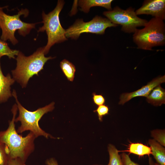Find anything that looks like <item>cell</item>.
I'll return each instance as SVG.
<instances>
[{
    "label": "cell",
    "instance_id": "obj_1",
    "mask_svg": "<svg viewBox=\"0 0 165 165\" xmlns=\"http://www.w3.org/2000/svg\"><path fill=\"white\" fill-rule=\"evenodd\" d=\"M17 109V105L15 104L11 109L13 117L9 122L8 128L0 131V142L7 147L9 159L19 158L26 162L35 149L34 141L36 138L31 132L24 137L17 132L15 122Z\"/></svg>",
    "mask_w": 165,
    "mask_h": 165
},
{
    "label": "cell",
    "instance_id": "obj_2",
    "mask_svg": "<svg viewBox=\"0 0 165 165\" xmlns=\"http://www.w3.org/2000/svg\"><path fill=\"white\" fill-rule=\"evenodd\" d=\"M44 47L38 48L32 55L27 57L19 52L16 58V66L12 71L13 78L20 83L22 88L25 87L30 78L43 69L46 63L55 58L45 56Z\"/></svg>",
    "mask_w": 165,
    "mask_h": 165
},
{
    "label": "cell",
    "instance_id": "obj_3",
    "mask_svg": "<svg viewBox=\"0 0 165 165\" xmlns=\"http://www.w3.org/2000/svg\"><path fill=\"white\" fill-rule=\"evenodd\" d=\"M12 95L15 99L19 111L18 116L15 119V122H20L21 125L16 130L18 133L27 130L32 132L36 138L43 136L46 138H55L50 134L42 130L39 125L38 122L46 113L52 111L54 108L55 103L51 102L44 107L39 108L34 111H29L20 104L18 100L16 93L13 90Z\"/></svg>",
    "mask_w": 165,
    "mask_h": 165
},
{
    "label": "cell",
    "instance_id": "obj_4",
    "mask_svg": "<svg viewBox=\"0 0 165 165\" xmlns=\"http://www.w3.org/2000/svg\"><path fill=\"white\" fill-rule=\"evenodd\" d=\"M138 48L151 50L153 47L165 44V25L163 20L153 17L148 21L144 28L137 29L133 35Z\"/></svg>",
    "mask_w": 165,
    "mask_h": 165
},
{
    "label": "cell",
    "instance_id": "obj_5",
    "mask_svg": "<svg viewBox=\"0 0 165 165\" xmlns=\"http://www.w3.org/2000/svg\"><path fill=\"white\" fill-rule=\"evenodd\" d=\"M64 3V1L58 0L57 5L53 11L47 14L42 12V21L41 22L43 25L38 31H45L47 35V42L44 47L45 54L48 53L50 48L54 44L67 40L65 36V30L61 26L59 17Z\"/></svg>",
    "mask_w": 165,
    "mask_h": 165
},
{
    "label": "cell",
    "instance_id": "obj_6",
    "mask_svg": "<svg viewBox=\"0 0 165 165\" xmlns=\"http://www.w3.org/2000/svg\"><path fill=\"white\" fill-rule=\"evenodd\" d=\"M2 9H0V28L2 30L1 40L4 41L9 40L15 45L18 42L15 37V32L17 30L20 35L25 36L35 28L36 23H27L20 19L21 15L25 17L28 16L29 11L26 9H22L17 14L12 16L6 14Z\"/></svg>",
    "mask_w": 165,
    "mask_h": 165
},
{
    "label": "cell",
    "instance_id": "obj_7",
    "mask_svg": "<svg viewBox=\"0 0 165 165\" xmlns=\"http://www.w3.org/2000/svg\"><path fill=\"white\" fill-rule=\"evenodd\" d=\"M103 14L113 24L121 25L122 31L127 33H134L137 27H145L148 22L138 17L131 7L123 10L116 6Z\"/></svg>",
    "mask_w": 165,
    "mask_h": 165
},
{
    "label": "cell",
    "instance_id": "obj_8",
    "mask_svg": "<svg viewBox=\"0 0 165 165\" xmlns=\"http://www.w3.org/2000/svg\"><path fill=\"white\" fill-rule=\"evenodd\" d=\"M117 26L118 25L113 24L108 18L97 16L87 22H84L82 19H78L65 30V36L67 38L75 39L83 33L103 34L107 28Z\"/></svg>",
    "mask_w": 165,
    "mask_h": 165
},
{
    "label": "cell",
    "instance_id": "obj_9",
    "mask_svg": "<svg viewBox=\"0 0 165 165\" xmlns=\"http://www.w3.org/2000/svg\"><path fill=\"white\" fill-rule=\"evenodd\" d=\"M136 15H150L163 20L165 19V0H145L142 6L135 11Z\"/></svg>",
    "mask_w": 165,
    "mask_h": 165
},
{
    "label": "cell",
    "instance_id": "obj_10",
    "mask_svg": "<svg viewBox=\"0 0 165 165\" xmlns=\"http://www.w3.org/2000/svg\"><path fill=\"white\" fill-rule=\"evenodd\" d=\"M165 82V75L159 76L153 79L147 85L135 91L123 93L120 96L119 104L123 105L131 99L137 97H147L154 88Z\"/></svg>",
    "mask_w": 165,
    "mask_h": 165
},
{
    "label": "cell",
    "instance_id": "obj_11",
    "mask_svg": "<svg viewBox=\"0 0 165 165\" xmlns=\"http://www.w3.org/2000/svg\"><path fill=\"white\" fill-rule=\"evenodd\" d=\"M1 57H0V60ZM15 82L9 74L5 76L2 70L0 61V103L6 101L12 96L10 91L11 85Z\"/></svg>",
    "mask_w": 165,
    "mask_h": 165
},
{
    "label": "cell",
    "instance_id": "obj_12",
    "mask_svg": "<svg viewBox=\"0 0 165 165\" xmlns=\"http://www.w3.org/2000/svg\"><path fill=\"white\" fill-rule=\"evenodd\" d=\"M112 0H81L79 1V5L81 11L88 13L90 8L94 6L104 7L109 11L112 10L111 3Z\"/></svg>",
    "mask_w": 165,
    "mask_h": 165
},
{
    "label": "cell",
    "instance_id": "obj_13",
    "mask_svg": "<svg viewBox=\"0 0 165 165\" xmlns=\"http://www.w3.org/2000/svg\"><path fill=\"white\" fill-rule=\"evenodd\" d=\"M146 97V101L149 103L155 106H160L165 104V90L160 85L154 88Z\"/></svg>",
    "mask_w": 165,
    "mask_h": 165
},
{
    "label": "cell",
    "instance_id": "obj_14",
    "mask_svg": "<svg viewBox=\"0 0 165 165\" xmlns=\"http://www.w3.org/2000/svg\"><path fill=\"white\" fill-rule=\"evenodd\" d=\"M148 144L151 149L152 154L157 163L165 165V148L163 146L154 139H149Z\"/></svg>",
    "mask_w": 165,
    "mask_h": 165
},
{
    "label": "cell",
    "instance_id": "obj_15",
    "mask_svg": "<svg viewBox=\"0 0 165 165\" xmlns=\"http://www.w3.org/2000/svg\"><path fill=\"white\" fill-rule=\"evenodd\" d=\"M129 154L132 153L139 157L147 155L148 156L152 154L150 147L140 143H132L129 145L127 150L125 151Z\"/></svg>",
    "mask_w": 165,
    "mask_h": 165
},
{
    "label": "cell",
    "instance_id": "obj_16",
    "mask_svg": "<svg viewBox=\"0 0 165 165\" xmlns=\"http://www.w3.org/2000/svg\"><path fill=\"white\" fill-rule=\"evenodd\" d=\"M60 66L68 80L70 81H73L76 71L74 65L68 60L64 59L61 62Z\"/></svg>",
    "mask_w": 165,
    "mask_h": 165
},
{
    "label": "cell",
    "instance_id": "obj_17",
    "mask_svg": "<svg viewBox=\"0 0 165 165\" xmlns=\"http://www.w3.org/2000/svg\"><path fill=\"white\" fill-rule=\"evenodd\" d=\"M109 160L107 165H123L119 151L113 145L109 144L108 146Z\"/></svg>",
    "mask_w": 165,
    "mask_h": 165
},
{
    "label": "cell",
    "instance_id": "obj_18",
    "mask_svg": "<svg viewBox=\"0 0 165 165\" xmlns=\"http://www.w3.org/2000/svg\"><path fill=\"white\" fill-rule=\"evenodd\" d=\"M19 51L11 49L6 41L0 40V57L6 56L10 58H15Z\"/></svg>",
    "mask_w": 165,
    "mask_h": 165
},
{
    "label": "cell",
    "instance_id": "obj_19",
    "mask_svg": "<svg viewBox=\"0 0 165 165\" xmlns=\"http://www.w3.org/2000/svg\"><path fill=\"white\" fill-rule=\"evenodd\" d=\"M151 137L160 144L165 146V130L155 129L151 132Z\"/></svg>",
    "mask_w": 165,
    "mask_h": 165
},
{
    "label": "cell",
    "instance_id": "obj_20",
    "mask_svg": "<svg viewBox=\"0 0 165 165\" xmlns=\"http://www.w3.org/2000/svg\"><path fill=\"white\" fill-rule=\"evenodd\" d=\"M8 149L4 144L0 142V165H6L9 159Z\"/></svg>",
    "mask_w": 165,
    "mask_h": 165
},
{
    "label": "cell",
    "instance_id": "obj_21",
    "mask_svg": "<svg viewBox=\"0 0 165 165\" xmlns=\"http://www.w3.org/2000/svg\"><path fill=\"white\" fill-rule=\"evenodd\" d=\"M109 108L108 106L103 105L98 106L95 110L94 112H96L98 116V119L100 122L103 121L104 116L109 114Z\"/></svg>",
    "mask_w": 165,
    "mask_h": 165
},
{
    "label": "cell",
    "instance_id": "obj_22",
    "mask_svg": "<svg viewBox=\"0 0 165 165\" xmlns=\"http://www.w3.org/2000/svg\"><path fill=\"white\" fill-rule=\"evenodd\" d=\"M93 100L94 103L97 106L104 105L105 102L104 97L101 94H97L95 92L92 94Z\"/></svg>",
    "mask_w": 165,
    "mask_h": 165
},
{
    "label": "cell",
    "instance_id": "obj_23",
    "mask_svg": "<svg viewBox=\"0 0 165 165\" xmlns=\"http://www.w3.org/2000/svg\"><path fill=\"white\" fill-rule=\"evenodd\" d=\"M121 157L123 165H139L132 161L129 155L124 152L121 154Z\"/></svg>",
    "mask_w": 165,
    "mask_h": 165
},
{
    "label": "cell",
    "instance_id": "obj_24",
    "mask_svg": "<svg viewBox=\"0 0 165 165\" xmlns=\"http://www.w3.org/2000/svg\"><path fill=\"white\" fill-rule=\"evenodd\" d=\"M26 162L19 158L9 159L6 165H26Z\"/></svg>",
    "mask_w": 165,
    "mask_h": 165
},
{
    "label": "cell",
    "instance_id": "obj_25",
    "mask_svg": "<svg viewBox=\"0 0 165 165\" xmlns=\"http://www.w3.org/2000/svg\"><path fill=\"white\" fill-rule=\"evenodd\" d=\"M46 165H58L57 160L53 158L47 159L46 161Z\"/></svg>",
    "mask_w": 165,
    "mask_h": 165
},
{
    "label": "cell",
    "instance_id": "obj_26",
    "mask_svg": "<svg viewBox=\"0 0 165 165\" xmlns=\"http://www.w3.org/2000/svg\"><path fill=\"white\" fill-rule=\"evenodd\" d=\"M148 165H155V163L152 158L149 156L148 158Z\"/></svg>",
    "mask_w": 165,
    "mask_h": 165
},
{
    "label": "cell",
    "instance_id": "obj_27",
    "mask_svg": "<svg viewBox=\"0 0 165 165\" xmlns=\"http://www.w3.org/2000/svg\"><path fill=\"white\" fill-rule=\"evenodd\" d=\"M7 7V6H5L2 7H0V9H3L4 8H6Z\"/></svg>",
    "mask_w": 165,
    "mask_h": 165
},
{
    "label": "cell",
    "instance_id": "obj_28",
    "mask_svg": "<svg viewBox=\"0 0 165 165\" xmlns=\"http://www.w3.org/2000/svg\"><path fill=\"white\" fill-rule=\"evenodd\" d=\"M155 165H160L157 163H155Z\"/></svg>",
    "mask_w": 165,
    "mask_h": 165
},
{
    "label": "cell",
    "instance_id": "obj_29",
    "mask_svg": "<svg viewBox=\"0 0 165 165\" xmlns=\"http://www.w3.org/2000/svg\"><path fill=\"white\" fill-rule=\"evenodd\" d=\"M102 165L96 164H94V165Z\"/></svg>",
    "mask_w": 165,
    "mask_h": 165
}]
</instances>
